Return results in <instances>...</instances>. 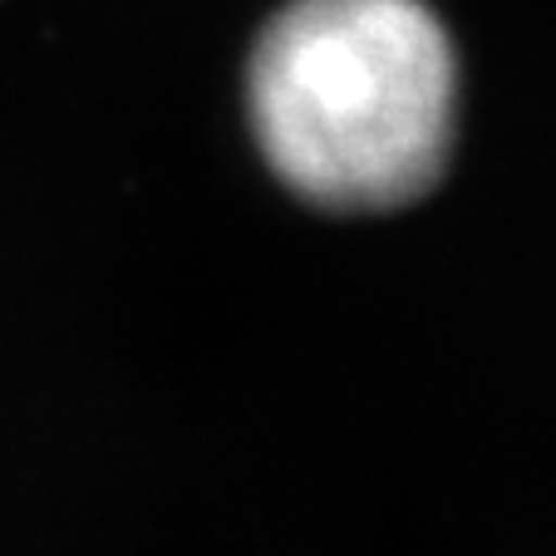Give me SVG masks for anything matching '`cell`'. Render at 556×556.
I'll return each mask as SVG.
<instances>
[{
    "instance_id": "1",
    "label": "cell",
    "mask_w": 556,
    "mask_h": 556,
    "mask_svg": "<svg viewBox=\"0 0 556 556\" xmlns=\"http://www.w3.org/2000/svg\"><path fill=\"white\" fill-rule=\"evenodd\" d=\"M242 89L262 163L320 212H400L448 173L463 64L429 0H286Z\"/></svg>"
}]
</instances>
